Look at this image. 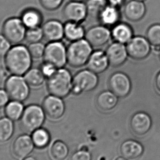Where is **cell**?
Listing matches in <instances>:
<instances>
[{
  "instance_id": "cell-1",
  "label": "cell",
  "mask_w": 160,
  "mask_h": 160,
  "mask_svg": "<svg viewBox=\"0 0 160 160\" xmlns=\"http://www.w3.org/2000/svg\"><path fill=\"white\" fill-rule=\"evenodd\" d=\"M32 59L28 48L20 43L12 46L4 57V64L11 75L24 76L31 69Z\"/></svg>"
},
{
  "instance_id": "cell-2",
  "label": "cell",
  "mask_w": 160,
  "mask_h": 160,
  "mask_svg": "<svg viewBox=\"0 0 160 160\" xmlns=\"http://www.w3.org/2000/svg\"><path fill=\"white\" fill-rule=\"evenodd\" d=\"M72 78L68 70L64 68L58 69L53 75L47 79V89L51 95L65 98L72 91Z\"/></svg>"
},
{
  "instance_id": "cell-3",
  "label": "cell",
  "mask_w": 160,
  "mask_h": 160,
  "mask_svg": "<svg viewBox=\"0 0 160 160\" xmlns=\"http://www.w3.org/2000/svg\"><path fill=\"white\" fill-rule=\"evenodd\" d=\"M92 53V47L86 39L71 42L67 48L68 64L78 68L87 64Z\"/></svg>"
},
{
  "instance_id": "cell-4",
  "label": "cell",
  "mask_w": 160,
  "mask_h": 160,
  "mask_svg": "<svg viewBox=\"0 0 160 160\" xmlns=\"http://www.w3.org/2000/svg\"><path fill=\"white\" fill-rule=\"evenodd\" d=\"M45 115L42 107L38 105H30L24 109L20 118L21 128L28 133H32L42 126Z\"/></svg>"
},
{
  "instance_id": "cell-5",
  "label": "cell",
  "mask_w": 160,
  "mask_h": 160,
  "mask_svg": "<svg viewBox=\"0 0 160 160\" xmlns=\"http://www.w3.org/2000/svg\"><path fill=\"white\" fill-rule=\"evenodd\" d=\"M5 89L12 100L22 102L30 94V86L24 76L11 75L5 83Z\"/></svg>"
},
{
  "instance_id": "cell-6",
  "label": "cell",
  "mask_w": 160,
  "mask_h": 160,
  "mask_svg": "<svg viewBox=\"0 0 160 160\" xmlns=\"http://www.w3.org/2000/svg\"><path fill=\"white\" fill-rule=\"evenodd\" d=\"M98 82L96 73L89 69L81 70L73 76L71 92L75 95H79L83 92L91 91L96 88Z\"/></svg>"
},
{
  "instance_id": "cell-7",
  "label": "cell",
  "mask_w": 160,
  "mask_h": 160,
  "mask_svg": "<svg viewBox=\"0 0 160 160\" xmlns=\"http://www.w3.org/2000/svg\"><path fill=\"white\" fill-rule=\"evenodd\" d=\"M27 30L20 18L14 17L5 20L2 28L3 35L14 45L20 44L25 40Z\"/></svg>"
},
{
  "instance_id": "cell-8",
  "label": "cell",
  "mask_w": 160,
  "mask_h": 160,
  "mask_svg": "<svg viewBox=\"0 0 160 160\" xmlns=\"http://www.w3.org/2000/svg\"><path fill=\"white\" fill-rule=\"evenodd\" d=\"M43 58L45 62L51 63L58 69L62 68L68 63L67 48L60 41L49 42L46 45Z\"/></svg>"
},
{
  "instance_id": "cell-9",
  "label": "cell",
  "mask_w": 160,
  "mask_h": 160,
  "mask_svg": "<svg viewBox=\"0 0 160 160\" xmlns=\"http://www.w3.org/2000/svg\"><path fill=\"white\" fill-rule=\"evenodd\" d=\"M128 55L135 60H142L149 56L150 44L147 39L141 36L133 38L126 45Z\"/></svg>"
},
{
  "instance_id": "cell-10",
  "label": "cell",
  "mask_w": 160,
  "mask_h": 160,
  "mask_svg": "<svg viewBox=\"0 0 160 160\" xmlns=\"http://www.w3.org/2000/svg\"><path fill=\"white\" fill-rule=\"evenodd\" d=\"M85 37L92 48H100L107 45L112 36L107 27L100 25L92 27L86 32Z\"/></svg>"
},
{
  "instance_id": "cell-11",
  "label": "cell",
  "mask_w": 160,
  "mask_h": 160,
  "mask_svg": "<svg viewBox=\"0 0 160 160\" xmlns=\"http://www.w3.org/2000/svg\"><path fill=\"white\" fill-rule=\"evenodd\" d=\"M109 86L110 91L118 97L124 98L131 92V82L126 74L116 72L112 74L109 78Z\"/></svg>"
},
{
  "instance_id": "cell-12",
  "label": "cell",
  "mask_w": 160,
  "mask_h": 160,
  "mask_svg": "<svg viewBox=\"0 0 160 160\" xmlns=\"http://www.w3.org/2000/svg\"><path fill=\"white\" fill-rule=\"evenodd\" d=\"M42 107L45 115L53 120H58L62 118L65 110L64 102L62 98L51 94L45 98Z\"/></svg>"
},
{
  "instance_id": "cell-13",
  "label": "cell",
  "mask_w": 160,
  "mask_h": 160,
  "mask_svg": "<svg viewBox=\"0 0 160 160\" xmlns=\"http://www.w3.org/2000/svg\"><path fill=\"white\" fill-rule=\"evenodd\" d=\"M62 13L67 22L80 23L87 17L86 6L81 2L70 1L65 6Z\"/></svg>"
},
{
  "instance_id": "cell-14",
  "label": "cell",
  "mask_w": 160,
  "mask_h": 160,
  "mask_svg": "<svg viewBox=\"0 0 160 160\" xmlns=\"http://www.w3.org/2000/svg\"><path fill=\"white\" fill-rule=\"evenodd\" d=\"M34 144L32 138L28 134L18 136L12 145V152L14 157L19 160L26 158L34 149Z\"/></svg>"
},
{
  "instance_id": "cell-15",
  "label": "cell",
  "mask_w": 160,
  "mask_h": 160,
  "mask_svg": "<svg viewBox=\"0 0 160 160\" xmlns=\"http://www.w3.org/2000/svg\"><path fill=\"white\" fill-rule=\"evenodd\" d=\"M105 53L108 59L109 65L112 67H118L123 64L128 57L126 46L121 43H111L108 47Z\"/></svg>"
},
{
  "instance_id": "cell-16",
  "label": "cell",
  "mask_w": 160,
  "mask_h": 160,
  "mask_svg": "<svg viewBox=\"0 0 160 160\" xmlns=\"http://www.w3.org/2000/svg\"><path fill=\"white\" fill-rule=\"evenodd\" d=\"M44 38L48 42L60 41L64 38V24L59 20L51 19L42 26Z\"/></svg>"
},
{
  "instance_id": "cell-17",
  "label": "cell",
  "mask_w": 160,
  "mask_h": 160,
  "mask_svg": "<svg viewBox=\"0 0 160 160\" xmlns=\"http://www.w3.org/2000/svg\"><path fill=\"white\" fill-rule=\"evenodd\" d=\"M151 125L150 116L142 112L134 114L130 121V126L132 131L139 136L146 134L151 128Z\"/></svg>"
},
{
  "instance_id": "cell-18",
  "label": "cell",
  "mask_w": 160,
  "mask_h": 160,
  "mask_svg": "<svg viewBox=\"0 0 160 160\" xmlns=\"http://www.w3.org/2000/svg\"><path fill=\"white\" fill-rule=\"evenodd\" d=\"M87 64L88 69L96 74L104 72L110 65L107 54L102 51L92 53Z\"/></svg>"
},
{
  "instance_id": "cell-19",
  "label": "cell",
  "mask_w": 160,
  "mask_h": 160,
  "mask_svg": "<svg viewBox=\"0 0 160 160\" xmlns=\"http://www.w3.org/2000/svg\"><path fill=\"white\" fill-rule=\"evenodd\" d=\"M146 12L143 2L132 0L126 3L124 8V14L128 20L136 22L141 20Z\"/></svg>"
},
{
  "instance_id": "cell-20",
  "label": "cell",
  "mask_w": 160,
  "mask_h": 160,
  "mask_svg": "<svg viewBox=\"0 0 160 160\" xmlns=\"http://www.w3.org/2000/svg\"><path fill=\"white\" fill-rule=\"evenodd\" d=\"M143 147L135 140H128L123 142L120 147V152L128 160H136L143 153Z\"/></svg>"
},
{
  "instance_id": "cell-21",
  "label": "cell",
  "mask_w": 160,
  "mask_h": 160,
  "mask_svg": "<svg viewBox=\"0 0 160 160\" xmlns=\"http://www.w3.org/2000/svg\"><path fill=\"white\" fill-rule=\"evenodd\" d=\"M20 19L27 29L41 27L42 23V14L38 9L29 8L22 11Z\"/></svg>"
},
{
  "instance_id": "cell-22",
  "label": "cell",
  "mask_w": 160,
  "mask_h": 160,
  "mask_svg": "<svg viewBox=\"0 0 160 160\" xmlns=\"http://www.w3.org/2000/svg\"><path fill=\"white\" fill-rule=\"evenodd\" d=\"M133 31L128 25L125 23L116 24L111 31V36L115 42L127 44L133 38Z\"/></svg>"
},
{
  "instance_id": "cell-23",
  "label": "cell",
  "mask_w": 160,
  "mask_h": 160,
  "mask_svg": "<svg viewBox=\"0 0 160 160\" xmlns=\"http://www.w3.org/2000/svg\"><path fill=\"white\" fill-rule=\"evenodd\" d=\"M85 29L79 23L67 22L64 24V38L71 42L81 40L85 36Z\"/></svg>"
},
{
  "instance_id": "cell-24",
  "label": "cell",
  "mask_w": 160,
  "mask_h": 160,
  "mask_svg": "<svg viewBox=\"0 0 160 160\" xmlns=\"http://www.w3.org/2000/svg\"><path fill=\"white\" fill-rule=\"evenodd\" d=\"M118 102V97L111 91L102 92L97 98L98 107L104 111L112 110L116 106Z\"/></svg>"
},
{
  "instance_id": "cell-25",
  "label": "cell",
  "mask_w": 160,
  "mask_h": 160,
  "mask_svg": "<svg viewBox=\"0 0 160 160\" xmlns=\"http://www.w3.org/2000/svg\"><path fill=\"white\" fill-rule=\"evenodd\" d=\"M99 19L104 26L116 25L120 19V13L118 7L112 5H107L100 14Z\"/></svg>"
},
{
  "instance_id": "cell-26",
  "label": "cell",
  "mask_w": 160,
  "mask_h": 160,
  "mask_svg": "<svg viewBox=\"0 0 160 160\" xmlns=\"http://www.w3.org/2000/svg\"><path fill=\"white\" fill-rule=\"evenodd\" d=\"M69 150L67 145L61 140H56L52 143L49 154L53 160H65L69 155Z\"/></svg>"
},
{
  "instance_id": "cell-27",
  "label": "cell",
  "mask_w": 160,
  "mask_h": 160,
  "mask_svg": "<svg viewBox=\"0 0 160 160\" xmlns=\"http://www.w3.org/2000/svg\"><path fill=\"white\" fill-rule=\"evenodd\" d=\"M14 126L9 118H0V144L8 142L13 135Z\"/></svg>"
},
{
  "instance_id": "cell-28",
  "label": "cell",
  "mask_w": 160,
  "mask_h": 160,
  "mask_svg": "<svg viewBox=\"0 0 160 160\" xmlns=\"http://www.w3.org/2000/svg\"><path fill=\"white\" fill-rule=\"evenodd\" d=\"M30 87L38 88L45 83L46 78L40 68H31L23 76Z\"/></svg>"
},
{
  "instance_id": "cell-29",
  "label": "cell",
  "mask_w": 160,
  "mask_h": 160,
  "mask_svg": "<svg viewBox=\"0 0 160 160\" xmlns=\"http://www.w3.org/2000/svg\"><path fill=\"white\" fill-rule=\"evenodd\" d=\"M32 140L35 147L38 149H43L50 142L51 136L47 130L40 128L32 133Z\"/></svg>"
},
{
  "instance_id": "cell-30",
  "label": "cell",
  "mask_w": 160,
  "mask_h": 160,
  "mask_svg": "<svg viewBox=\"0 0 160 160\" xmlns=\"http://www.w3.org/2000/svg\"><path fill=\"white\" fill-rule=\"evenodd\" d=\"M107 0H88L86 4L87 16L93 19L99 18L100 14L108 5Z\"/></svg>"
},
{
  "instance_id": "cell-31",
  "label": "cell",
  "mask_w": 160,
  "mask_h": 160,
  "mask_svg": "<svg viewBox=\"0 0 160 160\" xmlns=\"http://www.w3.org/2000/svg\"><path fill=\"white\" fill-rule=\"evenodd\" d=\"M24 110L22 102L12 100L5 107V115L12 121H17L20 119Z\"/></svg>"
},
{
  "instance_id": "cell-32",
  "label": "cell",
  "mask_w": 160,
  "mask_h": 160,
  "mask_svg": "<svg viewBox=\"0 0 160 160\" xmlns=\"http://www.w3.org/2000/svg\"><path fill=\"white\" fill-rule=\"evenodd\" d=\"M44 38L42 27L27 29L25 40L29 43L39 42Z\"/></svg>"
},
{
  "instance_id": "cell-33",
  "label": "cell",
  "mask_w": 160,
  "mask_h": 160,
  "mask_svg": "<svg viewBox=\"0 0 160 160\" xmlns=\"http://www.w3.org/2000/svg\"><path fill=\"white\" fill-rule=\"evenodd\" d=\"M147 39L153 46H160V24H155L149 28L147 32Z\"/></svg>"
},
{
  "instance_id": "cell-34",
  "label": "cell",
  "mask_w": 160,
  "mask_h": 160,
  "mask_svg": "<svg viewBox=\"0 0 160 160\" xmlns=\"http://www.w3.org/2000/svg\"><path fill=\"white\" fill-rule=\"evenodd\" d=\"M28 48L32 59H39L40 58H43L46 45L43 43L39 42L30 43Z\"/></svg>"
},
{
  "instance_id": "cell-35",
  "label": "cell",
  "mask_w": 160,
  "mask_h": 160,
  "mask_svg": "<svg viewBox=\"0 0 160 160\" xmlns=\"http://www.w3.org/2000/svg\"><path fill=\"white\" fill-rule=\"evenodd\" d=\"M63 1L64 0H39L43 8L49 11L58 9L62 5Z\"/></svg>"
},
{
  "instance_id": "cell-36",
  "label": "cell",
  "mask_w": 160,
  "mask_h": 160,
  "mask_svg": "<svg viewBox=\"0 0 160 160\" xmlns=\"http://www.w3.org/2000/svg\"><path fill=\"white\" fill-rule=\"evenodd\" d=\"M40 69L47 80L53 75L58 69L51 63L44 61L42 64L41 65Z\"/></svg>"
},
{
  "instance_id": "cell-37",
  "label": "cell",
  "mask_w": 160,
  "mask_h": 160,
  "mask_svg": "<svg viewBox=\"0 0 160 160\" xmlns=\"http://www.w3.org/2000/svg\"><path fill=\"white\" fill-rule=\"evenodd\" d=\"M11 47L9 40L2 33H0V58H4Z\"/></svg>"
},
{
  "instance_id": "cell-38",
  "label": "cell",
  "mask_w": 160,
  "mask_h": 160,
  "mask_svg": "<svg viewBox=\"0 0 160 160\" xmlns=\"http://www.w3.org/2000/svg\"><path fill=\"white\" fill-rule=\"evenodd\" d=\"M69 160H91V155L88 151L81 150L73 153Z\"/></svg>"
},
{
  "instance_id": "cell-39",
  "label": "cell",
  "mask_w": 160,
  "mask_h": 160,
  "mask_svg": "<svg viewBox=\"0 0 160 160\" xmlns=\"http://www.w3.org/2000/svg\"><path fill=\"white\" fill-rule=\"evenodd\" d=\"M10 99L5 89H0V108L6 107Z\"/></svg>"
},
{
  "instance_id": "cell-40",
  "label": "cell",
  "mask_w": 160,
  "mask_h": 160,
  "mask_svg": "<svg viewBox=\"0 0 160 160\" xmlns=\"http://www.w3.org/2000/svg\"><path fill=\"white\" fill-rule=\"evenodd\" d=\"M107 1L109 5L118 7L122 4L124 0H107Z\"/></svg>"
},
{
  "instance_id": "cell-41",
  "label": "cell",
  "mask_w": 160,
  "mask_h": 160,
  "mask_svg": "<svg viewBox=\"0 0 160 160\" xmlns=\"http://www.w3.org/2000/svg\"><path fill=\"white\" fill-rule=\"evenodd\" d=\"M156 87L158 91L160 92V72L156 76L155 79Z\"/></svg>"
},
{
  "instance_id": "cell-42",
  "label": "cell",
  "mask_w": 160,
  "mask_h": 160,
  "mask_svg": "<svg viewBox=\"0 0 160 160\" xmlns=\"http://www.w3.org/2000/svg\"><path fill=\"white\" fill-rule=\"evenodd\" d=\"M22 160H38L35 157H33V156H27L26 158H22Z\"/></svg>"
},
{
  "instance_id": "cell-43",
  "label": "cell",
  "mask_w": 160,
  "mask_h": 160,
  "mask_svg": "<svg viewBox=\"0 0 160 160\" xmlns=\"http://www.w3.org/2000/svg\"><path fill=\"white\" fill-rule=\"evenodd\" d=\"M154 47H155L154 48L155 51H156V52L160 51V46H155Z\"/></svg>"
},
{
  "instance_id": "cell-44",
  "label": "cell",
  "mask_w": 160,
  "mask_h": 160,
  "mask_svg": "<svg viewBox=\"0 0 160 160\" xmlns=\"http://www.w3.org/2000/svg\"><path fill=\"white\" fill-rule=\"evenodd\" d=\"M115 160H127V159L123 157H119V158H117Z\"/></svg>"
},
{
  "instance_id": "cell-45",
  "label": "cell",
  "mask_w": 160,
  "mask_h": 160,
  "mask_svg": "<svg viewBox=\"0 0 160 160\" xmlns=\"http://www.w3.org/2000/svg\"><path fill=\"white\" fill-rule=\"evenodd\" d=\"M70 1H75V2H82L83 1H85V0H70Z\"/></svg>"
},
{
  "instance_id": "cell-46",
  "label": "cell",
  "mask_w": 160,
  "mask_h": 160,
  "mask_svg": "<svg viewBox=\"0 0 160 160\" xmlns=\"http://www.w3.org/2000/svg\"><path fill=\"white\" fill-rule=\"evenodd\" d=\"M136 1H140V2H143V1H144L145 0H136Z\"/></svg>"
},
{
  "instance_id": "cell-47",
  "label": "cell",
  "mask_w": 160,
  "mask_h": 160,
  "mask_svg": "<svg viewBox=\"0 0 160 160\" xmlns=\"http://www.w3.org/2000/svg\"><path fill=\"white\" fill-rule=\"evenodd\" d=\"M159 56H160V51L159 52Z\"/></svg>"
}]
</instances>
